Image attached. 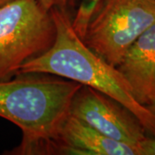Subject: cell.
I'll return each instance as SVG.
<instances>
[{"label":"cell","instance_id":"obj_6","mask_svg":"<svg viewBox=\"0 0 155 155\" xmlns=\"http://www.w3.org/2000/svg\"><path fill=\"white\" fill-rule=\"evenodd\" d=\"M116 68L140 104L155 101V22L128 48Z\"/></svg>","mask_w":155,"mask_h":155},{"label":"cell","instance_id":"obj_2","mask_svg":"<svg viewBox=\"0 0 155 155\" xmlns=\"http://www.w3.org/2000/svg\"><path fill=\"white\" fill-rule=\"evenodd\" d=\"M0 81V117L21 129L23 147L60 136L72 97L82 84L44 73Z\"/></svg>","mask_w":155,"mask_h":155},{"label":"cell","instance_id":"obj_3","mask_svg":"<svg viewBox=\"0 0 155 155\" xmlns=\"http://www.w3.org/2000/svg\"><path fill=\"white\" fill-rule=\"evenodd\" d=\"M55 37L52 13L38 0L0 5V81L17 75L24 63L49 49Z\"/></svg>","mask_w":155,"mask_h":155},{"label":"cell","instance_id":"obj_1","mask_svg":"<svg viewBox=\"0 0 155 155\" xmlns=\"http://www.w3.org/2000/svg\"><path fill=\"white\" fill-rule=\"evenodd\" d=\"M50 11L56 27L54 43L43 54L24 63L17 74H49L97 90L131 111L147 133L155 137V115L135 99L119 70L84 43L72 27L70 11L61 8Z\"/></svg>","mask_w":155,"mask_h":155},{"label":"cell","instance_id":"obj_5","mask_svg":"<svg viewBox=\"0 0 155 155\" xmlns=\"http://www.w3.org/2000/svg\"><path fill=\"white\" fill-rule=\"evenodd\" d=\"M69 115L100 133L137 146L147 136L146 129L131 111L112 97L82 85L72 97Z\"/></svg>","mask_w":155,"mask_h":155},{"label":"cell","instance_id":"obj_4","mask_svg":"<svg viewBox=\"0 0 155 155\" xmlns=\"http://www.w3.org/2000/svg\"><path fill=\"white\" fill-rule=\"evenodd\" d=\"M154 22L155 0H100L81 39L116 67L128 48Z\"/></svg>","mask_w":155,"mask_h":155},{"label":"cell","instance_id":"obj_8","mask_svg":"<svg viewBox=\"0 0 155 155\" xmlns=\"http://www.w3.org/2000/svg\"><path fill=\"white\" fill-rule=\"evenodd\" d=\"M100 0H79L76 13L72 17V27L82 38L90 19L94 14Z\"/></svg>","mask_w":155,"mask_h":155},{"label":"cell","instance_id":"obj_7","mask_svg":"<svg viewBox=\"0 0 155 155\" xmlns=\"http://www.w3.org/2000/svg\"><path fill=\"white\" fill-rule=\"evenodd\" d=\"M60 136L81 155H140L137 146L110 138L70 115L61 126Z\"/></svg>","mask_w":155,"mask_h":155},{"label":"cell","instance_id":"obj_9","mask_svg":"<svg viewBox=\"0 0 155 155\" xmlns=\"http://www.w3.org/2000/svg\"><path fill=\"white\" fill-rule=\"evenodd\" d=\"M40 4L47 10L53 8H61L70 11V9L74 5L75 0H38Z\"/></svg>","mask_w":155,"mask_h":155},{"label":"cell","instance_id":"obj_12","mask_svg":"<svg viewBox=\"0 0 155 155\" xmlns=\"http://www.w3.org/2000/svg\"><path fill=\"white\" fill-rule=\"evenodd\" d=\"M12 1H15V0H0V5H3L5 4L10 3V2H12Z\"/></svg>","mask_w":155,"mask_h":155},{"label":"cell","instance_id":"obj_11","mask_svg":"<svg viewBox=\"0 0 155 155\" xmlns=\"http://www.w3.org/2000/svg\"><path fill=\"white\" fill-rule=\"evenodd\" d=\"M147 107L150 110L152 111L153 114L155 115V101H153V102H152L151 104H149L148 105H147Z\"/></svg>","mask_w":155,"mask_h":155},{"label":"cell","instance_id":"obj_10","mask_svg":"<svg viewBox=\"0 0 155 155\" xmlns=\"http://www.w3.org/2000/svg\"><path fill=\"white\" fill-rule=\"evenodd\" d=\"M140 155H155V137H145L137 145Z\"/></svg>","mask_w":155,"mask_h":155}]
</instances>
